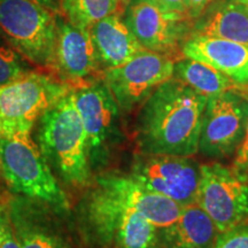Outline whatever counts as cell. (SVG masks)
<instances>
[{
    "mask_svg": "<svg viewBox=\"0 0 248 248\" xmlns=\"http://www.w3.org/2000/svg\"><path fill=\"white\" fill-rule=\"evenodd\" d=\"M70 90L53 74L40 69L0 85V137L31 135L40 117Z\"/></svg>",
    "mask_w": 248,
    "mask_h": 248,
    "instance_id": "8992f818",
    "label": "cell"
},
{
    "mask_svg": "<svg viewBox=\"0 0 248 248\" xmlns=\"http://www.w3.org/2000/svg\"><path fill=\"white\" fill-rule=\"evenodd\" d=\"M0 248H21L12 225L7 201L0 203Z\"/></svg>",
    "mask_w": 248,
    "mask_h": 248,
    "instance_id": "cb8c5ba5",
    "label": "cell"
},
{
    "mask_svg": "<svg viewBox=\"0 0 248 248\" xmlns=\"http://www.w3.org/2000/svg\"><path fill=\"white\" fill-rule=\"evenodd\" d=\"M32 1H35V2H37V4L44 6V7L49 9V11L54 12V13L62 14L60 0H32Z\"/></svg>",
    "mask_w": 248,
    "mask_h": 248,
    "instance_id": "83f0119b",
    "label": "cell"
},
{
    "mask_svg": "<svg viewBox=\"0 0 248 248\" xmlns=\"http://www.w3.org/2000/svg\"><path fill=\"white\" fill-rule=\"evenodd\" d=\"M239 1L243 2V4H245L248 7V0H239Z\"/></svg>",
    "mask_w": 248,
    "mask_h": 248,
    "instance_id": "f546056e",
    "label": "cell"
},
{
    "mask_svg": "<svg viewBox=\"0 0 248 248\" xmlns=\"http://www.w3.org/2000/svg\"><path fill=\"white\" fill-rule=\"evenodd\" d=\"M191 35L231 40L248 47V7L239 0H214L197 17Z\"/></svg>",
    "mask_w": 248,
    "mask_h": 248,
    "instance_id": "ac0fdd59",
    "label": "cell"
},
{
    "mask_svg": "<svg viewBox=\"0 0 248 248\" xmlns=\"http://www.w3.org/2000/svg\"><path fill=\"white\" fill-rule=\"evenodd\" d=\"M120 1H121V2H122V4H125V2H126V1H128V0H120Z\"/></svg>",
    "mask_w": 248,
    "mask_h": 248,
    "instance_id": "4dcf8cb0",
    "label": "cell"
},
{
    "mask_svg": "<svg viewBox=\"0 0 248 248\" xmlns=\"http://www.w3.org/2000/svg\"><path fill=\"white\" fill-rule=\"evenodd\" d=\"M163 248H214L219 231L198 203L184 207L171 225L161 229Z\"/></svg>",
    "mask_w": 248,
    "mask_h": 248,
    "instance_id": "d6986e66",
    "label": "cell"
},
{
    "mask_svg": "<svg viewBox=\"0 0 248 248\" xmlns=\"http://www.w3.org/2000/svg\"><path fill=\"white\" fill-rule=\"evenodd\" d=\"M0 173L15 194L69 212L68 195L31 135L0 137Z\"/></svg>",
    "mask_w": 248,
    "mask_h": 248,
    "instance_id": "277c9868",
    "label": "cell"
},
{
    "mask_svg": "<svg viewBox=\"0 0 248 248\" xmlns=\"http://www.w3.org/2000/svg\"><path fill=\"white\" fill-rule=\"evenodd\" d=\"M184 57L204 62L235 85H248V47L215 37L191 35L182 46Z\"/></svg>",
    "mask_w": 248,
    "mask_h": 248,
    "instance_id": "2e32d148",
    "label": "cell"
},
{
    "mask_svg": "<svg viewBox=\"0 0 248 248\" xmlns=\"http://www.w3.org/2000/svg\"><path fill=\"white\" fill-rule=\"evenodd\" d=\"M122 18L145 49L172 55L191 36L192 18L156 0H128Z\"/></svg>",
    "mask_w": 248,
    "mask_h": 248,
    "instance_id": "30bf717a",
    "label": "cell"
},
{
    "mask_svg": "<svg viewBox=\"0 0 248 248\" xmlns=\"http://www.w3.org/2000/svg\"><path fill=\"white\" fill-rule=\"evenodd\" d=\"M94 178L106 186L122 202L144 216L160 230L171 225L181 215L183 207L163 195L148 190L130 175L105 171L95 175Z\"/></svg>",
    "mask_w": 248,
    "mask_h": 248,
    "instance_id": "9a60e30c",
    "label": "cell"
},
{
    "mask_svg": "<svg viewBox=\"0 0 248 248\" xmlns=\"http://www.w3.org/2000/svg\"><path fill=\"white\" fill-rule=\"evenodd\" d=\"M233 90L239 93L240 95H243V97L248 101V85H235Z\"/></svg>",
    "mask_w": 248,
    "mask_h": 248,
    "instance_id": "f1b7e54d",
    "label": "cell"
},
{
    "mask_svg": "<svg viewBox=\"0 0 248 248\" xmlns=\"http://www.w3.org/2000/svg\"><path fill=\"white\" fill-rule=\"evenodd\" d=\"M7 202L21 248H76L75 229L66 219L69 212L22 195L12 198Z\"/></svg>",
    "mask_w": 248,
    "mask_h": 248,
    "instance_id": "4fadbf2b",
    "label": "cell"
},
{
    "mask_svg": "<svg viewBox=\"0 0 248 248\" xmlns=\"http://www.w3.org/2000/svg\"><path fill=\"white\" fill-rule=\"evenodd\" d=\"M248 125V101L233 89L207 98L199 152L212 160L234 155Z\"/></svg>",
    "mask_w": 248,
    "mask_h": 248,
    "instance_id": "9c48e42d",
    "label": "cell"
},
{
    "mask_svg": "<svg viewBox=\"0 0 248 248\" xmlns=\"http://www.w3.org/2000/svg\"><path fill=\"white\" fill-rule=\"evenodd\" d=\"M73 92L84 125L90 168L93 176L99 175L106 171L124 141L121 109L102 78Z\"/></svg>",
    "mask_w": 248,
    "mask_h": 248,
    "instance_id": "52a82bcc",
    "label": "cell"
},
{
    "mask_svg": "<svg viewBox=\"0 0 248 248\" xmlns=\"http://www.w3.org/2000/svg\"><path fill=\"white\" fill-rule=\"evenodd\" d=\"M207 97L170 78L139 108L136 142L139 153L192 157L199 152Z\"/></svg>",
    "mask_w": 248,
    "mask_h": 248,
    "instance_id": "6da1fadb",
    "label": "cell"
},
{
    "mask_svg": "<svg viewBox=\"0 0 248 248\" xmlns=\"http://www.w3.org/2000/svg\"><path fill=\"white\" fill-rule=\"evenodd\" d=\"M61 13L77 26L90 27L95 21L119 13L120 0H60Z\"/></svg>",
    "mask_w": 248,
    "mask_h": 248,
    "instance_id": "44dd1931",
    "label": "cell"
},
{
    "mask_svg": "<svg viewBox=\"0 0 248 248\" xmlns=\"http://www.w3.org/2000/svg\"><path fill=\"white\" fill-rule=\"evenodd\" d=\"M214 0H187V13L190 17L197 18L201 13L212 4Z\"/></svg>",
    "mask_w": 248,
    "mask_h": 248,
    "instance_id": "484cf974",
    "label": "cell"
},
{
    "mask_svg": "<svg viewBox=\"0 0 248 248\" xmlns=\"http://www.w3.org/2000/svg\"><path fill=\"white\" fill-rule=\"evenodd\" d=\"M172 77L207 98L232 90L235 86L229 77L215 68L186 57L175 62Z\"/></svg>",
    "mask_w": 248,
    "mask_h": 248,
    "instance_id": "ffe728a7",
    "label": "cell"
},
{
    "mask_svg": "<svg viewBox=\"0 0 248 248\" xmlns=\"http://www.w3.org/2000/svg\"><path fill=\"white\" fill-rule=\"evenodd\" d=\"M197 203L219 233L248 219V179L219 162L201 164Z\"/></svg>",
    "mask_w": 248,
    "mask_h": 248,
    "instance_id": "8fae6325",
    "label": "cell"
},
{
    "mask_svg": "<svg viewBox=\"0 0 248 248\" xmlns=\"http://www.w3.org/2000/svg\"><path fill=\"white\" fill-rule=\"evenodd\" d=\"M161 5L166 8L173 12H179V13L187 14V0H156ZM190 16V15H188Z\"/></svg>",
    "mask_w": 248,
    "mask_h": 248,
    "instance_id": "4316f807",
    "label": "cell"
},
{
    "mask_svg": "<svg viewBox=\"0 0 248 248\" xmlns=\"http://www.w3.org/2000/svg\"><path fill=\"white\" fill-rule=\"evenodd\" d=\"M214 248H248V219L221 232Z\"/></svg>",
    "mask_w": 248,
    "mask_h": 248,
    "instance_id": "603a6c76",
    "label": "cell"
},
{
    "mask_svg": "<svg viewBox=\"0 0 248 248\" xmlns=\"http://www.w3.org/2000/svg\"><path fill=\"white\" fill-rule=\"evenodd\" d=\"M58 15L32 0H0V36L30 64L52 74Z\"/></svg>",
    "mask_w": 248,
    "mask_h": 248,
    "instance_id": "5b68a950",
    "label": "cell"
},
{
    "mask_svg": "<svg viewBox=\"0 0 248 248\" xmlns=\"http://www.w3.org/2000/svg\"><path fill=\"white\" fill-rule=\"evenodd\" d=\"M52 74L71 89L102 78L89 27L77 26L58 15V32Z\"/></svg>",
    "mask_w": 248,
    "mask_h": 248,
    "instance_id": "5bb4252c",
    "label": "cell"
},
{
    "mask_svg": "<svg viewBox=\"0 0 248 248\" xmlns=\"http://www.w3.org/2000/svg\"><path fill=\"white\" fill-rule=\"evenodd\" d=\"M89 29L102 73L122 66L145 49L123 21L120 12L95 21Z\"/></svg>",
    "mask_w": 248,
    "mask_h": 248,
    "instance_id": "e0dca14e",
    "label": "cell"
},
{
    "mask_svg": "<svg viewBox=\"0 0 248 248\" xmlns=\"http://www.w3.org/2000/svg\"><path fill=\"white\" fill-rule=\"evenodd\" d=\"M176 60L172 55L142 49L122 66L102 73L121 111L140 108L155 90L172 78Z\"/></svg>",
    "mask_w": 248,
    "mask_h": 248,
    "instance_id": "ba28073f",
    "label": "cell"
},
{
    "mask_svg": "<svg viewBox=\"0 0 248 248\" xmlns=\"http://www.w3.org/2000/svg\"><path fill=\"white\" fill-rule=\"evenodd\" d=\"M40 153L55 178L71 193H83L92 185L93 172L86 152L85 130L70 90L36 123Z\"/></svg>",
    "mask_w": 248,
    "mask_h": 248,
    "instance_id": "3957f363",
    "label": "cell"
},
{
    "mask_svg": "<svg viewBox=\"0 0 248 248\" xmlns=\"http://www.w3.org/2000/svg\"><path fill=\"white\" fill-rule=\"evenodd\" d=\"M76 206L74 229L86 248H160V229L97 178Z\"/></svg>",
    "mask_w": 248,
    "mask_h": 248,
    "instance_id": "7a4b0ae2",
    "label": "cell"
},
{
    "mask_svg": "<svg viewBox=\"0 0 248 248\" xmlns=\"http://www.w3.org/2000/svg\"><path fill=\"white\" fill-rule=\"evenodd\" d=\"M130 176L183 208L197 203L201 164L191 157L139 153L133 161Z\"/></svg>",
    "mask_w": 248,
    "mask_h": 248,
    "instance_id": "7c38bea8",
    "label": "cell"
},
{
    "mask_svg": "<svg viewBox=\"0 0 248 248\" xmlns=\"http://www.w3.org/2000/svg\"><path fill=\"white\" fill-rule=\"evenodd\" d=\"M232 168L238 173H240L243 177L248 179V125L244 139L241 140L239 147L233 155Z\"/></svg>",
    "mask_w": 248,
    "mask_h": 248,
    "instance_id": "d4e9b609",
    "label": "cell"
},
{
    "mask_svg": "<svg viewBox=\"0 0 248 248\" xmlns=\"http://www.w3.org/2000/svg\"><path fill=\"white\" fill-rule=\"evenodd\" d=\"M35 69L37 68L0 36V85L13 82Z\"/></svg>",
    "mask_w": 248,
    "mask_h": 248,
    "instance_id": "7402d4cb",
    "label": "cell"
}]
</instances>
